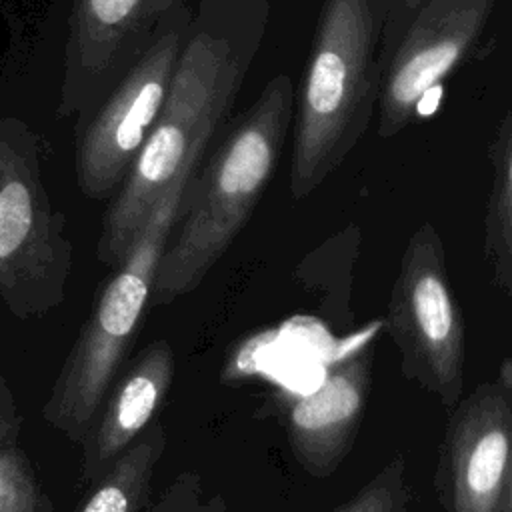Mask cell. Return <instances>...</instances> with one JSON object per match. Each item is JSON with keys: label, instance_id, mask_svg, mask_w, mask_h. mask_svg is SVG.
Masks as SVG:
<instances>
[{"label": "cell", "instance_id": "e0dca14e", "mask_svg": "<svg viewBox=\"0 0 512 512\" xmlns=\"http://www.w3.org/2000/svg\"><path fill=\"white\" fill-rule=\"evenodd\" d=\"M20 428H22V418L16 408L14 396L0 374V448L18 444L20 438Z\"/></svg>", "mask_w": 512, "mask_h": 512}, {"label": "cell", "instance_id": "5b68a950", "mask_svg": "<svg viewBox=\"0 0 512 512\" xmlns=\"http://www.w3.org/2000/svg\"><path fill=\"white\" fill-rule=\"evenodd\" d=\"M72 242L40 176V140L20 118L0 114V298L22 320L66 300Z\"/></svg>", "mask_w": 512, "mask_h": 512}, {"label": "cell", "instance_id": "ac0fdd59", "mask_svg": "<svg viewBox=\"0 0 512 512\" xmlns=\"http://www.w3.org/2000/svg\"><path fill=\"white\" fill-rule=\"evenodd\" d=\"M180 502H182V490H180V482H178V484H172L164 492V496L158 500V504L154 508H150L148 512H224L216 504H206V506H196V508H190V510H182Z\"/></svg>", "mask_w": 512, "mask_h": 512}, {"label": "cell", "instance_id": "9c48e42d", "mask_svg": "<svg viewBox=\"0 0 512 512\" xmlns=\"http://www.w3.org/2000/svg\"><path fill=\"white\" fill-rule=\"evenodd\" d=\"M392 332L410 366L446 394L462 382L464 338L448 286L438 232L422 224L410 238L390 300Z\"/></svg>", "mask_w": 512, "mask_h": 512}, {"label": "cell", "instance_id": "7c38bea8", "mask_svg": "<svg viewBox=\"0 0 512 512\" xmlns=\"http://www.w3.org/2000/svg\"><path fill=\"white\" fill-rule=\"evenodd\" d=\"M366 386L368 368L356 356L336 366L316 390L292 402L288 434L308 468H328L342 456L358 426Z\"/></svg>", "mask_w": 512, "mask_h": 512}, {"label": "cell", "instance_id": "8992f818", "mask_svg": "<svg viewBox=\"0 0 512 512\" xmlns=\"http://www.w3.org/2000/svg\"><path fill=\"white\" fill-rule=\"evenodd\" d=\"M496 0H384L378 52V136L400 134L424 98L470 54Z\"/></svg>", "mask_w": 512, "mask_h": 512}, {"label": "cell", "instance_id": "6da1fadb", "mask_svg": "<svg viewBox=\"0 0 512 512\" xmlns=\"http://www.w3.org/2000/svg\"><path fill=\"white\" fill-rule=\"evenodd\" d=\"M268 0H202L192 16L162 112L110 200L96 256L120 266L174 180L202 164L264 38Z\"/></svg>", "mask_w": 512, "mask_h": 512}, {"label": "cell", "instance_id": "4fadbf2b", "mask_svg": "<svg viewBox=\"0 0 512 512\" xmlns=\"http://www.w3.org/2000/svg\"><path fill=\"white\" fill-rule=\"evenodd\" d=\"M164 446L166 434L162 422L154 418L146 430L90 482V490L76 512H142Z\"/></svg>", "mask_w": 512, "mask_h": 512}, {"label": "cell", "instance_id": "8fae6325", "mask_svg": "<svg viewBox=\"0 0 512 512\" xmlns=\"http://www.w3.org/2000/svg\"><path fill=\"white\" fill-rule=\"evenodd\" d=\"M512 456V410L488 390L470 402L450 446L454 512H500Z\"/></svg>", "mask_w": 512, "mask_h": 512}, {"label": "cell", "instance_id": "7a4b0ae2", "mask_svg": "<svg viewBox=\"0 0 512 512\" xmlns=\"http://www.w3.org/2000/svg\"><path fill=\"white\" fill-rule=\"evenodd\" d=\"M294 118V84L278 74L226 130L190 180L160 256L150 304L196 290L250 220Z\"/></svg>", "mask_w": 512, "mask_h": 512}, {"label": "cell", "instance_id": "5bb4252c", "mask_svg": "<svg viewBox=\"0 0 512 512\" xmlns=\"http://www.w3.org/2000/svg\"><path fill=\"white\" fill-rule=\"evenodd\" d=\"M492 164L494 184L486 218V242L498 268L512 276V110L500 122Z\"/></svg>", "mask_w": 512, "mask_h": 512}, {"label": "cell", "instance_id": "ba28073f", "mask_svg": "<svg viewBox=\"0 0 512 512\" xmlns=\"http://www.w3.org/2000/svg\"><path fill=\"white\" fill-rule=\"evenodd\" d=\"M186 0H74L58 116L94 110Z\"/></svg>", "mask_w": 512, "mask_h": 512}, {"label": "cell", "instance_id": "3957f363", "mask_svg": "<svg viewBox=\"0 0 512 512\" xmlns=\"http://www.w3.org/2000/svg\"><path fill=\"white\" fill-rule=\"evenodd\" d=\"M384 0H324L294 120L290 192H314L362 140L378 102Z\"/></svg>", "mask_w": 512, "mask_h": 512}, {"label": "cell", "instance_id": "277c9868", "mask_svg": "<svg viewBox=\"0 0 512 512\" xmlns=\"http://www.w3.org/2000/svg\"><path fill=\"white\" fill-rule=\"evenodd\" d=\"M198 168L200 164L182 172L150 212L128 256L100 290L42 404L44 422L76 444L86 436L136 338L160 256Z\"/></svg>", "mask_w": 512, "mask_h": 512}, {"label": "cell", "instance_id": "52a82bcc", "mask_svg": "<svg viewBox=\"0 0 512 512\" xmlns=\"http://www.w3.org/2000/svg\"><path fill=\"white\" fill-rule=\"evenodd\" d=\"M192 16L188 4L172 12L104 100L82 116L76 182L86 198L108 200L122 188L162 112Z\"/></svg>", "mask_w": 512, "mask_h": 512}, {"label": "cell", "instance_id": "30bf717a", "mask_svg": "<svg viewBox=\"0 0 512 512\" xmlns=\"http://www.w3.org/2000/svg\"><path fill=\"white\" fill-rule=\"evenodd\" d=\"M176 360L166 340L150 342L112 382L80 440V478L94 482L156 418L172 386Z\"/></svg>", "mask_w": 512, "mask_h": 512}, {"label": "cell", "instance_id": "d6986e66", "mask_svg": "<svg viewBox=\"0 0 512 512\" xmlns=\"http://www.w3.org/2000/svg\"><path fill=\"white\" fill-rule=\"evenodd\" d=\"M500 512H512V456H510V468H508L506 488H504L502 502H500Z\"/></svg>", "mask_w": 512, "mask_h": 512}, {"label": "cell", "instance_id": "2e32d148", "mask_svg": "<svg viewBox=\"0 0 512 512\" xmlns=\"http://www.w3.org/2000/svg\"><path fill=\"white\" fill-rule=\"evenodd\" d=\"M402 480L396 468H388L338 512H396L402 504Z\"/></svg>", "mask_w": 512, "mask_h": 512}, {"label": "cell", "instance_id": "9a60e30c", "mask_svg": "<svg viewBox=\"0 0 512 512\" xmlns=\"http://www.w3.org/2000/svg\"><path fill=\"white\" fill-rule=\"evenodd\" d=\"M0 512H54L36 466L20 444L0 448Z\"/></svg>", "mask_w": 512, "mask_h": 512}]
</instances>
